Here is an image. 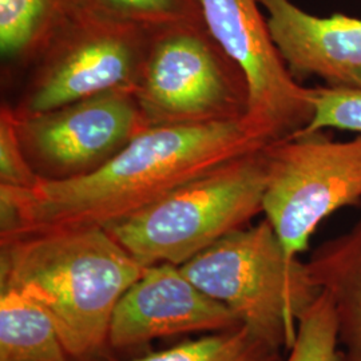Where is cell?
Wrapping results in <instances>:
<instances>
[{
  "mask_svg": "<svg viewBox=\"0 0 361 361\" xmlns=\"http://www.w3.org/2000/svg\"><path fill=\"white\" fill-rule=\"evenodd\" d=\"M89 4L153 35L182 27L205 26L201 0H89Z\"/></svg>",
  "mask_w": 361,
  "mask_h": 361,
  "instance_id": "16",
  "label": "cell"
},
{
  "mask_svg": "<svg viewBox=\"0 0 361 361\" xmlns=\"http://www.w3.org/2000/svg\"><path fill=\"white\" fill-rule=\"evenodd\" d=\"M0 361H75L50 316L19 290L0 288Z\"/></svg>",
  "mask_w": 361,
  "mask_h": 361,
  "instance_id": "14",
  "label": "cell"
},
{
  "mask_svg": "<svg viewBox=\"0 0 361 361\" xmlns=\"http://www.w3.org/2000/svg\"><path fill=\"white\" fill-rule=\"evenodd\" d=\"M241 325L233 310L195 286L180 267L157 264L145 267L141 277L119 298L107 345L126 350L159 337L214 334Z\"/></svg>",
  "mask_w": 361,
  "mask_h": 361,
  "instance_id": "10",
  "label": "cell"
},
{
  "mask_svg": "<svg viewBox=\"0 0 361 361\" xmlns=\"http://www.w3.org/2000/svg\"><path fill=\"white\" fill-rule=\"evenodd\" d=\"M89 0H0V51L7 61L37 62Z\"/></svg>",
  "mask_w": 361,
  "mask_h": 361,
  "instance_id": "13",
  "label": "cell"
},
{
  "mask_svg": "<svg viewBox=\"0 0 361 361\" xmlns=\"http://www.w3.org/2000/svg\"><path fill=\"white\" fill-rule=\"evenodd\" d=\"M16 119L27 159L43 180L91 173L150 128L129 90L98 94Z\"/></svg>",
  "mask_w": 361,
  "mask_h": 361,
  "instance_id": "9",
  "label": "cell"
},
{
  "mask_svg": "<svg viewBox=\"0 0 361 361\" xmlns=\"http://www.w3.org/2000/svg\"><path fill=\"white\" fill-rule=\"evenodd\" d=\"M207 296L273 348L288 352L320 296L305 262L290 257L267 219L229 233L180 267Z\"/></svg>",
  "mask_w": 361,
  "mask_h": 361,
  "instance_id": "4",
  "label": "cell"
},
{
  "mask_svg": "<svg viewBox=\"0 0 361 361\" xmlns=\"http://www.w3.org/2000/svg\"><path fill=\"white\" fill-rule=\"evenodd\" d=\"M314 113L310 125L298 133L345 130L361 135V89L313 87Z\"/></svg>",
  "mask_w": 361,
  "mask_h": 361,
  "instance_id": "18",
  "label": "cell"
},
{
  "mask_svg": "<svg viewBox=\"0 0 361 361\" xmlns=\"http://www.w3.org/2000/svg\"><path fill=\"white\" fill-rule=\"evenodd\" d=\"M243 119L149 128L101 168L31 188L0 186V237L104 228L237 155L265 146Z\"/></svg>",
  "mask_w": 361,
  "mask_h": 361,
  "instance_id": "1",
  "label": "cell"
},
{
  "mask_svg": "<svg viewBox=\"0 0 361 361\" xmlns=\"http://www.w3.org/2000/svg\"><path fill=\"white\" fill-rule=\"evenodd\" d=\"M286 353L284 361H345L332 304L324 292L302 316L296 341Z\"/></svg>",
  "mask_w": 361,
  "mask_h": 361,
  "instance_id": "17",
  "label": "cell"
},
{
  "mask_svg": "<svg viewBox=\"0 0 361 361\" xmlns=\"http://www.w3.org/2000/svg\"><path fill=\"white\" fill-rule=\"evenodd\" d=\"M271 39L297 82L317 77L332 89H361V18L317 16L290 0H258Z\"/></svg>",
  "mask_w": 361,
  "mask_h": 361,
  "instance_id": "11",
  "label": "cell"
},
{
  "mask_svg": "<svg viewBox=\"0 0 361 361\" xmlns=\"http://www.w3.org/2000/svg\"><path fill=\"white\" fill-rule=\"evenodd\" d=\"M40 180L27 159L18 134V119L10 104L0 110V186L27 189Z\"/></svg>",
  "mask_w": 361,
  "mask_h": 361,
  "instance_id": "19",
  "label": "cell"
},
{
  "mask_svg": "<svg viewBox=\"0 0 361 361\" xmlns=\"http://www.w3.org/2000/svg\"><path fill=\"white\" fill-rule=\"evenodd\" d=\"M157 35L94 8L66 27L35 62L16 116H35L98 94L135 91Z\"/></svg>",
  "mask_w": 361,
  "mask_h": 361,
  "instance_id": "7",
  "label": "cell"
},
{
  "mask_svg": "<svg viewBox=\"0 0 361 361\" xmlns=\"http://www.w3.org/2000/svg\"><path fill=\"white\" fill-rule=\"evenodd\" d=\"M265 146L207 170L106 231L142 267L183 265L262 213Z\"/></svg>",
  "mask_w": 361,
  "mask_h": 361,
  "instance_id": "3",
  "label": "cell"
},
{
  "mask_svg": "<svg viewBox=\"0 0 361 361\" xmlns=\"http://www.w3.org/2000/svg\"><path fill=\"white\" fill-rule=\"evenodd\" d=\"M280 352L241 325L131 361H281Z\"/></svg>",
  "mask_w": 361,
  "mask_h": 361,
  "instance_id": "15",
  "label": "cell"
},
{
  "mask_svg": "<svg viewBox=\"0 0 361 361\" xmlns=\"http://www.w3.org/2000/svg\"><path fill=\"white\" fill-rule=\"evenodd\" d=\"M262 213L286 253L298 257L324 219L361 204V135L334 141L325 131L268 143Z\"/></svg>",
  "mask_w": 361,
  "mask_h": 361,
  "instance_id": "5",
  "label": "cell"
},
{
  "mask_svg": "<svg viewBox=\"0 0 361 361\" xmlns=\"http://www.w3.org/2000/svg\"><path fill=\"white\" fill-rule=\"evenodd\" d=\"M204 22L247 85L244 125L262 143L305 129L314 113L313 87L289 73L258 0H201Z\"/></svg>",
  "mask_w": 361,
  "mask_h": 361,
  "instance_id": "8",
  "label": "cell"
},
{
  "mask_svg": "<svg viewBox=\"0 0 361 361\" xmlns=\"http://www.w3.org/2000/svg\"><path fill=\"white\" fill-rule=\"evenodd\" d=\"M305 265L332 304L344 359L361 361V217L348 232L324 241Z\"/></svg>",
  "mask_w": 361,
  "mask_h": 361,
  "instance_id": "12",
  "label": "cell"
},
{
  "mask_svg": "<svg viewBox=\"0 0 361 361\" xmlns=\"http://www.w3.org/2000/svg\"><path fill=\"white\" fill-rule=\"evenodd\" d=\"M143 269L104 228L0 237V286L46 310L75 361L109 348L116 304Z\"/></svg>",
  "mask_w": 361,
  "mask_h": 361,
  "instance_id": "2",
  "label": "cell"
},
{
  "mask_svg": "<svg viewBox=\"0 0 361 361\" xmlns=\"http://www.w3.org/2000/svg\"><path fill=\"white\" fill-rule=\"evenodd\" d=\"M134 95L150 128L244 119L247 85L207 26L157 35Z\"/></svg>",
  "mask_w": 361,
  "mask_h": 361,
  "instance_id": "6",
  "label": "cell"
}]
</instances>
